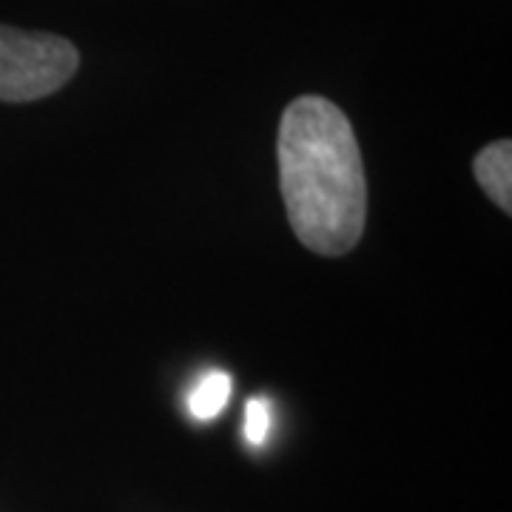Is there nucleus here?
Segmentation results:
<instances>
[{
  "label": "nucleus",
  "instance_id": "obj_1",
  "mask_svg": "<svg viewBox=\"0 0 512 512\" xmlns=\"http://www.w3.org/2000/svg\"><path fill=\"white\" fill-rule=\"evenodd\" d=\"M279 188L296 239L319 256H345L365 234L367 180L345 111L319 94L296 97L282 114Z\"/></svg>",
  "mask_w": 512,
  "mask_h": 512
},
{
  "label": "nucleus",
  "instance_id": "obj_2",
  "mask_svg": "<svg viewBox=\"0 0 512 512\" xmlns=\"http://www.w3.org/2000/svg\"><path fill=\"white\" fill-rule=\"evenodd\" d=\"M80 55L66 37L0 26V100L32 103L63 89Z\"/></svg>",
  "mask_w": 512,
  "mask_h": 512
},
{
  "label": "nucleus",
  "instance_id": "obj_3",
  "mask_svg": "<svg viewBox=\"0 0 512 512\" xmlns=\"http://www.w3.org/2000/svg\"><path fill=\"white\" fill-rule=\"evenodd\" d=\"M478 185L484 194L504 211L512 214V143L495 140L487 148H481L473 160Z\"/></svg>",
  "mask_w": 512,
  "mask_h": 512
},
{
  "label": "nucleus",
  "instance_id": "obj_4",
  "mask_svg": "<svg viewBox=\"0 0 512 512\" xmlns=\"http://www.w3.org/2000/svg\"><path fill=\"white\" fill-rule=\"evenodd\" d=\"M228 399H231V376L225 370H208L188 393V413L200 421L217 419Z\"/></svg>",
  "mask_w": 512,
  "mask_h": 512
},
{
  "label": "nucleus",
  "instance_id": "obj_5",
  "mask_svg": "<svg viewBox=\"0 0 512 512\" xmlns=\"http://www.w3.org/2000/svg\"><path fill=\"white\" fill-rule=\"evenodd\" d=\"M271 436V404L256 396L245 404V439L254 447H262Z\"/></svg>",
  "mask_w": 512,
  "mask_h": 512
}]
</instances>
